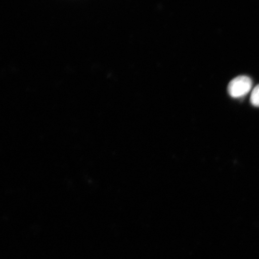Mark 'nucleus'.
Instances as JSON below:
<instances>
[{
	"instance_id": "nucleus-1",
	"label": "nucleus",
	"mask_w": 259,
	"mask_h": 259,
	"mask_svg": "<svg viewBox=\"0 0 259 259\" xmlns=\"http://www.w3.org/2000/svg\"><path fill=\"white\" fill-rule=\"evenodd\" d=\"M252 82L250 77L240 76L235 77L230 82L228 93L233 98L238 99L244 97L250 92Z\"/></svg>"
},
{
	"instance_id": "nucleus-2",
	"label": "nucleus",
	"mask_w": 259,
	"mask_h": 259,
	"mask_svg": "<svg viewBox=\"0 0 259 259\" xmlns=\"http://www.w3.org/2000/svg\"><path fill=\"white\" fill-rule=\"evenodd\" d=\"M251 104L254 106L259 107V85L252 90L250 97Z\"/></svg>"
}]
</instances>
